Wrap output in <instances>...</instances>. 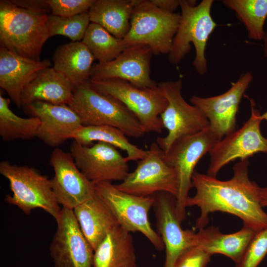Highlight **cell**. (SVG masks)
Listing matches in <instances>:
<instances>
[{
	"label": "cell",
	"instance_id": "obj_21",
	"mask_svg": "<svg viewBox=\"0 0 267 267\" xmlns=\"http://www.w3.org/2000/svg\"><path fill=\"white\" fill-rule=\"evenodd\" d=\"M75 87L62 73L53 67L41 71L24 88L20 97L21 107L36 101L54 104H69Z\"/></svg>",
	"mask_w": 267,
	"mask_h": 267
},
{
	"label": "cell",
	"instance_id": "obj_37",
	"mask_svg": "<svg viewBox=\"0 0 267 267\" xmlns=\"http://www.w3.org/2000/svg\"><path fill=\"white\" fill-rule=\"evenodd\" d=\"M259 201L263 208L267 206V186L260 188L259 193Z\"/></svg>",
	"mask_w": 267,
	"mask_h": 267
},
{
	"label": "cell",
	"instance_id": "obj_2",
	"mask_svg": "<svg viewBox=\"0 0 267 267\" xmlns=\"http://www.w3.org/2000/svg\"><path fill=\"white\" fill-rule=\"evenodd\" d=\"M48 15L0 1V43L21 56L40 60L42 47L49 38Z\"/></svg>",
	"mask_w": 267,
	"mask_h": 267
},
{
	"label": "cell",
	"instance_id": "obj_4",
	"mask_svg": "<svg viewBox=\"0 0 267 267\" xmlns=\"http://www.w3.org/2000/svg\"><path fill=\"white\" fill-rule=\"evenodd\" d=\"M68 105L78 115L83 126H112L134 138L145 134L137 118L122 102L95 90L89 81L75 87Z\"/></svg>",
	"mask_w": 267,
	"mask_h": 267
},
{
	"label": "cell",
	"instance_id": "obj_5",
	"mask_svg": "<svg viewBox=\"0 0 267 267\" xmlns=\"http://www.w3.org/2000/svg\"><path fill=\"white\" fill-rule=\"evenodd\" d=\"M0 174L9 181L12 193L4 201L29 215L36 209H43L56 219L61 210L52 191L50 179L34 168L0 163Z\"/></svg>",
	"mask_w": 267,
	"mask_h": 267
},
{
	"label": "cell",
	"instance_id": "obj_27",
	"mask_svg": "<svg viewBox=\"0 0 267 267\" xmlns=\"http://www.w3.org/2000/svg\"><path fill=\"white\" fill-rule=\"evenodd\" d=\"M124 133L109 126H83L75 134L73 139L84 146H90L94 141L104 142L127 153V161H138L144 158L148 150L131 143Z\"/></svg>",
	"mask_w": 267,
	"mask_h": 267
},
{
	"label": "cell",
	"instance_id": "obj_29",
	"mask_svg": "<svg viewBox=\"0 0 267 267\" xmlns=\"http://www.w3.org/2000/svg\"><path fill=\"white\" fill-rule=\"evenodd\" d=\"M10 99L0 92V136L4 141L17 139H31L36 137L40 125L35 117L23 118L17 116L9 108Z\"/></svg>",
	"mask_w": 267,
	"mask_h": 267
},
{
	"label": "cell",
	"instance_id": "obj_34",
	"mask_svg": "<svg viewBox=\"0 0 267 267\" xmlns=\"http://www.w3.org/2000/svg\"><path fill=\"white\" fill-rule=\"evenodd\" d=\"M211 256L201 248L192 246L178 257L173 267H206Z\"/></svg>",
	"mask_w": 267,
	"mask_h": 267
},
{
	"label": "cell",
	"instance_id": "obj_35",
	"mask_svg": "<svg viewBox=\"0 0 267 267\" xmlns=\"http://www.w3.org/2000/svg\"><path fill=\"white\" fill-rule=\"evenodd\" d=\"M10 1L19 7L32 11L46 13L50 9L46 0H13Z\"/></svg>",
	"mask_w": 267,
	"mask_h": 267
},
{
	"label": "cell",
	"instance_id": "obj_11",
	"mask_svg": "<svg viewBox=\"0 0 267 267\" xmlns=\"http://www.w3.org/2000/svg\"><path fill=\"white\" fill-rule=\"evenodd\" d=\"M247 97L250 101L251 116L241 128L225 136L211 149L207 172L210 176L216 177L224 166L236 159H248L260 152L267 153V138L260 129L262 114L255 108L254 101Z\"/></svg>",
	"mask_w": 267,
	"mask_h": 267
},
{
	"label": "cell",
	"instance_id": "obj_12",
	"mask_svg": "<svg viewBox=\"0 0 267 267\" xmlns=\"http://www.w3.org/2000/svg\"><path fill=\"white\" fill-rule=\"evenodd\" d=\"M115 186L121 191L139 196L166 192L176 197L178 179L175 169L165 161L163 151L157 143L153 142L147 155L137 161L134 170Z\"/></svg>",
	"mask_w": 267,
	"mask_h": 267
},
{
	"label": "cell",
	"instance_id": "obj_28",
	"mask_svg": "<svg viewBox=\"0 0 267 267\" xmlns=\"http://www.w3.org/2000/svg\"><path fill=\"white\" fill-rule=\"evenodd\" d=\"M222 3L234 11L245 26L250 39L263 40L264 27L267 18V0H223Z\"/></svg>",
	"mask_w": 267,
	"mask_h": 267
},
{
	"label": "cell",
	"instance_id": "obj_15",
	"mask_svg": "<svg viewBox=\"0 0 267 267\" xmlns=\"http://www.w3.org/2000/svg\"><path fill=\"white\" fill-rule=\"evenodd\" d=\"M50 165L54 172L50 179L51 188L62 207L73 210L96 194L95 184L79 169L70 153L56 148L51 154Z\"/></svg>",
	"mask_w": 267,
	"mask_h": 267
},
{
	"label": "cell",
	"instance_id": "obj_6",
	"mask_svg": "<svg viewBox=\"0 0 267 267\" xmlns=\"http://www.w3.org/2000/svg\"><path fill=\"white\" fill-rule=\"evenodd\" d=\"M180 19V14L164 11L150 0H137L129 31L123 40L127 46L145 44L153 54H168Z\"/></svg>",
	"mask_w": 267,
	"mask_h": 267
},
{
	"label": "cell",
	"instance_id": "obj_38",
	"mask_svg": "<svg viewBox=\"0 0 267 267\" xmlns=\"http://www.w3.org/2000/svg\"><path fill=\"white\" fill-rule=\"evenodd\" d=\"M264 41V51L266 57L267 58V28L265 31Z\"/></svg>",
	"mask_w": 267,
	"mask_h": 267
},
{
	"label": "cell",
	"instance_id": "obj_13",
	"mask_svg": "<svg viewBox=\"0 0 267 267\" xmlns=\"http://www.w3.org/2000/svg\"><path fill=\"white\" fill-rule=\"evenodd\" d=\"M55 220L57 229L49 246L54 267H92L94 250L73 210L62 207Z\"/></svg>",
	"mask_w": 267,
	"mask_h": 267
},
{
	"label": "cell",
	"instance_id": "obj_9",
	"mask_svg": "<svg viewBox=\"0 0 267 267\" xmlns=\"http://www.w3.org/2000/svg\"><path fill=\"white\" fill-rule=\"evenodd\" d=\"M95 192L123 229L130 233H141L157 250L165 249L161 237L149 222V213L154 202L153 195L143 197L130 194L109 181L96 184Z\"/></svg>",
	"mask_w": 267,
	"mask_h": 267
},
{
	"label": "cell",
	"instance_id": "obj_32",
	"mask_svg": "<svg viewBox=\"0 0 267 267\" xmlns=\"http://www.w3.org/2000/svg\"><path fill=\"white\" fill-rule=\"evenodd\" d=\"M267 254V228L257 232L235 267H258Z\"/></svg>",
	"mask_w": 267,
	"mask_h": 267
},
{
	"label": "cell",
	"instance_id": "obj_14",
	"mask_svg": "<svg viewBox=\"0 0 267 267\" xmlns=\"http://www.w3.org/2000/svg\"><path fill=\"white\" fill-rule=\"evenodd\" d=\"M70 153L79 169L95 184L103 181H122L129 173L126 157L106 142L84 146L74 140Z\"/></svg>",
	"mask_w": 267,
	"mask_h": 267
},
{
	"label": "cell",
	"instance_id": "obj_7",
	"mask_svg": "<svg viewBox=\"0 0 267 267\" xmlns=\"http://www.w3.org/2000/svg\"><path fill=\"white\" fill-rule=\"evenodd\" d=\"M89 83L97 91L122 102L137 118L145 133L162 132L164 127L160 115L168 101L158 86L139 88L119 79L89 80Z\"/></svg>",
	"mask_w": 267,
	"mask_h": 267
},
{
	"label": "cell",
	"instance_id": "obj_10",
	"mask_svg": "<svg viewBox=\"0 0 267 267\" xmlns=\"http://www.w3.org/2000/svg\"><path fill=\"white\" fill-rule=\"evenodd\" d=\"M158 86L166 98L167 105L160 115L164 128L168 131L164 137L157 138L156 143L164 152L169 150L177 140L197 134L209 127L207 117L197 107L188 104L181 94L182 81L162 82Z\"/></svg>",
	"mask_w": 267,
	"mask_h": 267
},
{
	"label": "cell",
	"instance_id": "obj_26",
	"mask_svg": "<svg viewBox=\"0 0 267 267\" xmlns=\"http://www.w3.org/2000/svg\"><path fill=\"white\" fill-rule=\"evenodd\" d=\"M137 0H95L89 10L90 22L103 27L115 37L123 39L128 33Z\"/></svg>",
	"mask_w": 267,
	"mask_h": 267
},
{
	"label": "cell",
	"instance_id": "obj_20",
	"mask_svg": "<svg viewBox=\"0 0 267 267\" xmlns=\"http://www.w3.org/2000/svg\"><path fill=\"white\" fill-rule=\"evenodd\" d=\"M48 59L36 60L21 56L0 46V87L18 108L25 87L42 70L50 67Z\"/></svg>",
	"mask_w": 267,
	"mask_h": 267
},
{
	"label": "cell",
	"instance_id": "obj_31",
	"mask_svg": "<svg viewBox=\"0 0 267 267\" xmlns=\"http://www.w3.org/2000/svg\"><path fill=\"white\" fill-rule=\"evenodd\" d=\"M90 23L89 11L69 17L48 15L49 38L62 35L72 42L82 41Z\"/></svg>",
	"mask_w": 267,
	"mask_h": 267
},
{
	"label": "cell",
	"instance_id": "obj_25",
	"mask_svg": "<svg viewBox=\"0 0 267 267\" xmlns=\"http://www.w3.org/2000/svg\"><path fill=\"white\" fill-rule=\"evenodd\" d=\"M95 59L88 47L80 42H72L57 47L53 55V68L74 86L89 81Z\"/></svg>",
	"mask_w": 267,
	"mask_h": 267
},
{
	"label": "cell",
	"instance_id": "obj_23",
	"mask_svg": "<svg viewBox=\"0 0 267 267\" xmlns=\"http://www.w3.org/2000/svg\"><path fill=\"white\" fill-rule=\"evenodd\" d=\"M73 211L82 231L93 250L108 232L119 225L109 209L96 194Z\"/></svg>",
	"mask_w": 267,
	"mask_h": 267
},
{
	"label": "cell",
	"instance_id": "obj_33",
	"mask_svg": "<svg viewBox=\"0 0 267 267\" xmlns=\"http://www.w3.org/2000/svg\"><path fill=\"white\" fill-rule=\"evenodd\" d=\"M52 14L69 17L89 11L95 0H46Z\"/></svg>",
	"mask_w": 267,
	"mask_h": 267
},
{
	"label": "cell",
	"instance_id": "obj_24",
	"mask_svg": "<svg viewBox=\"0 0 267 267\" xmlns=\"http://www.w3.org/2000/svg\"><path fill=\"white\" fill-rule=\"evenodd\" d=\"M136 264L133 237L118 225L94 250L92 267H128Z\"/></svg>",
	"mask_w": 267,
	"mask_h": 267
},
{
	"label": "cell",
	"instance_id": "obj_19",
	"mask_svg": "<svg viewBox=\"0 0 267 267\" xmlns=\"http://www.w3.org/2000/svg\"><path fill=\"white\" fill-rule=\"evenodd\" d=\"M23 107L26 113L40 120L36 137L50 147H56L73 139L83 126L78 115L68 104L36 101Z\"/></svg>",
	"mask_w": 267,
	"mask_h": 267
},
{
	"label": "cell",
	"instance_id": "obj_39",
	"mask_svg": "<svg viewBox=\"0 0 267 267\" xmlns=\"http://www.w3.org/2000/svg\"><path fill=\"white\" fill-rule=\"evenodd\" d=\"M261 118L262 120H265L267 121V111L261 115Z\"/></svg>",
	"mask_w": 267,
	"mask_h": 267
},
{
	"label": "cell",
	"instance_id": "obj_17",
	"mask_svg": "<svg viewBox=\"0 0 267 267\" xmlns=\"http://www.w3.org/2000/svg\"><path fill=\"white\" fill-rule=\"evenodd\" d=\"M252 73H243L225 92L203 97L193 95L191 104L201 110L208 120L210 127L221 139L236 130V117L239 105L252 81Z\"/></svg>",
	"mask_w": 267,
	"mask_h": 267
},
{
	"label": "cell",
	"instance_id": "obj_40",
	"mask_svg": "<svg viewBox=\"0 0 267 267\" xmlns=\"http://www.w3.org/2000/svg\"><path fill=\"white\" fill-rule=\"evenodd\" d=\"M128 267H139L136 264Z\"/></svg>",
	"mask_w": 267,
	"mask_h": 267
},
{
	"label": "cell",
	"instance_id": "obj_30",
	"mask_svg": "<svg viewBox=\"0 0 267 267\" xmlns=\"http://www.w3.org/2000/svg\"><path fill=\"white\" fill-rule=\"evenodd\" d=\"M81 42L100 63L113 60L127 46L123 39L115 37L100 25L92 22Z\"/></svg>",
	"mask_w": 267,
	"mask_h": 267
},
{
	"label": "cell",
	"instance_id": "obj_3",
	"mask_svg": "<svg viewBox=\"0 0 267 267\" xmlns=\"http://www.w3.org/2000/svg\"><path fill=\"white\" fill-rule=\"evenodd\" d=\"M213 3V0H203L196 5V0H180V19L168 54L171 64L179 63L190 51L192 43L195 50L193 66L199 75L207 73V43L217 26L211 14Z\"/></svg>",
	"mask_w": 267,
	"mask_h": 267
},
{
	"label": "cell",
	"instance_id": "obj_1",
	"mask_svg": "<svg viewBox=\"0 0 267 267\" xmlns=\"http://www.w3.org/2000/svg\"><path fill=\"white\" fill-rule=\"evenodd\" d=\"M248 159L240 160L233 167V175L227 180L194 171L192 186L194 196H188L186 207L196 206L200 214L195 222L198 229L209 223V215L220 211L241 219L244 226L258 232L267 228V213L259 198L260 187L249 177Z\"/></svg>",
	"mask_w": 267,
	"mask_h": 267
},
{
	"label": "cell",
	"instance_id": "obj_18",
	"mask_svg": "<svg viewBox=\"0 0 267 267\" xmlns=\"http://www.w3.org/2000/svg\"><path fill=\"white\" fill-rule=\"evenodd\" d=\"M153 196L157 233L166 251L164 267H173L184 251L195 246L196 232L182 228L176 213L175 196L166 192H158Z\"/></svg>",
	"mask_w": 267,
	"mask_h": 267
},
{
	"label": "cell",
	"instance_id": "obj_22",
	"mask_svg": "<svg viewBox=\"0 0 267 267\" xmlns=\"http://www.w3.org/2000/svg\"><path fill=\"white\" fill-rule=\"evenodd\" d=\"M257 232L243 226L236 232L224 234L218 227L210 226L200 229L196 233L194 245L211 255L222 254L236 263Z\"/></svg>",
	"mask_w": 267,
	"mask_h": 267
},
{
	"label": "cell",
	"instance_id": "obj_16",
	"mask_svg": "<svg viewBox=\"0 0 267 267\" xmlns=\"http://www.w3.org/2000/svg\"><path fill=\"white\" fill-rule=\"evenodd\" d=\"M153 52L145 44L127 46L113 60L93 65L90 80L119 79L139 88H155L157 83L150 77V62Z\"/></svg>",
	"mask_w": 267,
	"mask_h": 267
},
{
	"label": "cell",
	"instance_id": "obj_8",
	"mask_svg": "<svg viewBox=\"0 0 267 267\" xmlns=\"http://www.w3.org/2000/svg\"><path fill=\"white\" fill-rule=\"evenodd\" d=\"M221 140L210 127L175 141L163 157L168 165L176 171L178 192L176 210L181 222L186 218V201L192 186V178L199 160Z\"/></svg>",
	"mask_w": 267,
	"mask_h": 267
},
{
	"label": "cell",
	"instance_id": "obj_36",
	"mask_svg": "<svg viewBox=\"0 0 267 267\" xmlns=\"http://www.w3.org/2000/svg\"><path fill=\"white\" fill-rule=\"evenodd\" d=\"M159 8L171 13L180 6V0H150Z\"/></svg>",
	"mask_w": 267,
	"mask_h": 267
}]
</instances>
